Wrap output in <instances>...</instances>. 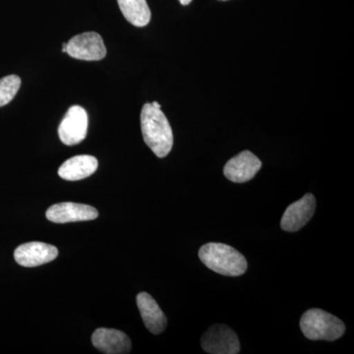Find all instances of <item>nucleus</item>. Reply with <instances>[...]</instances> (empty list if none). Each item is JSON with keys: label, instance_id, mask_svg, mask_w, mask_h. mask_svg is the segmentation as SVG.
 <instances>
[{"label": "nucleus", "instance_id": "obj_17", "mask_svg": "<svg viewBox=\"0 0 354 354\" xmlns=\"http://www.w3.org/2000/svg\"><path fill=\"white\" fill-rule=\"evenodd\" d=\"M153 106H155L156 109H160V104L157 102H152Z\"/></svg>", "mask_w": 354, "mask_h": 354}, {"label": "nucleus", "instance_id": "obj_10", "mask_svg": "<svg viewBox=\"0 0 354 354\" xmlns=\"http://www.w3.org/2000/svg\"><path fill=\"white\" fill-rule=\"evenodd\" d=\"M262 167V162L253 153L244 151L230 158L223 167V174L228 180L244 183L251 180Z\"/></svg>", "mask_w": 354, "mask_h": 354}, {"label": "nucleus", "instance_id": "obj_5", "mask_svg": "<svg viewBox=\"0 0 354 354\" xmlns=\"http://www.w3.org/2000/svg\"><path fill=\"white\" fill-rule=\"evenodd\" d=\"M66 53L75 59L95 62L106 57V48L97 32H87L70 39L67 43Z\"/></svg>", "mask_w": 354, "mask_h": 354}, {"label": "nucleus", "instance_id": "obj_15", "mask_svg": "<svg viewBox=\"0 0 354 354\" xmlns=\"http://www.w3.org/2000/svg\"><path fill=\"white\" fill-rule=\"evenodd\" d=\"M20 87L19 76L9 75L0 79V108L12 101Z\"/></svg>", "mask_w": 354, "mask_h": 354}, {"label": "nucleus", "instance_id": "obj_1", "mask_svg": "<svg viewBox=\"0 0 354 354\" xmlns=\"http://www.w3.org/2000/svg\"><path fill=\"white\" fill-rule=\"evenodd\" d=\"M141 129L144 141L158 158H165L174 146V134L169 120L160 109L152 104H144L141 113Z\"/></svg>", "mask_w": 354, "mask_h": 354}, {"label": "nucleus", "instance_id": "obj_14", "mask_svg": "<svg viewBox=\"0 0 354 354\" xmlns=\"http://www.w3.org/2000/svg\"><path fill=\"white\" fill-rule=\"evenodd\" d=\"M125 19L136 27H145L150 23L151 10L146 0H118Z\"/></svg>", "mask_w": 354, "mask_h": 354}, {"label": "nucleus", "instance_id": "obj_4", "mask_svg": "<svg viewBox=\"0 0 354 354\" xmlns=\"http://www.w3.org/2000/svg\"><path fill=\"white\" fill-rule=\"evenodd\" d=\"M201 346L212 354H237L241 353V342L234 330L225 325H213L201 339Z\"/></svg>", "mask_w": 354, "mask_h": 354}, {"label": "nucleus", "instance_id": "obj_3", "mask_svg": "<svg viewBox=\"0 0 354 354\" xmlns=\"http://www.w3.org/2000/svg\"><path fill=\"white\" fill-rule=\"evenodd\" d=\"M300 329L311 341L334 342L346 332L341 319L321 309H310L300 320Z\"/></svg>", "mask_w": 354, "mask_h": 354}, {"label": "nucleus", "instance_id": "obj_8", "mask_svg": "<svg viewBox=\"0 0 354 354\" xmlns=\"http://www.w3.org/2000/svg\"><path fill=\"white\" fill-rule=\"evenodd\" d=\"M46 216L53 223H68L95 220L99 216V212L88 205L64 202L50 207Z\"/></svg>", "mask_w": 354, "mask_h": 354}, {"label": "nucleus", "instance_id": "obj_11", "mask_svg": "<svg viewBox=\"0 0 354 354\" xmlns=\"http://www.w3.org/2000/svg\"><path fill=\"white\" fill-rule=\"evenodd\" d=\"M92 342L97 351L106 354H127L131 351V341L121 330L99 328L92 335Z\"/></svg>", "mask_w": 354, "mask_h": 354}, {"label": "nucleus", "instance_id": "obj_7", "mask_svg": "<svg viewBox=\"0 0 354 354\" xmlns=\"http://www.w3.org/2000/svg\"><path fill=\"white\" fill-rule=\"evenodd\" d=\"M315 197L311 193H308L286 208L281 221V228L288 232H298L311 220L315 213Z\"/></svg>", "mask_w": 354, "mask_h": 354}, {"label": "nucleus", "instance_id": "obj_16", "mask_svg": "<svg viewBox=\"0 0 354 354\" xmlns=\"http://www.w3.org/2000/svg\"><path fill=\"white\" fill-rule=\"evenodd\" d=\"M179 2H180L183 6H188V4H190L191 2H192V0H179Z\"/></svg>", "mask_w": 354, "mask_h": 354}, {"label": "nucleus", "instance_id": "obj_9", "mask_svg": "<svg viewBox=\"0 0 354 354\" xmlns=\"http://www.w3.org/2000/svg\"><path fill=\"white\" fill-rule=\"evenodd\" d=\"M57 247L39 241L22 244L18 246L14 252L16 262L27 268L46 264L57 259Z\"/></svg>", "mask_w": 354, "mask_h": 354}, {"label": "nucleus", "instance_id": "obj_2", "mask_svg": "<svg viewBox=\"0 0 354 354\" xmlns=\"http://www.w3.org/2000/svg\"><path fill=\"white\" fill-rule=\"evenodd\" d=\"M199 258L209 270L223 276H241L248 267L245 257L236 249L216 242L203 245L199 250Z\"/></svg>", "mask_w": 354, "mask_h": 354}, {"label": "nucleus", "instance_id": "obj_19", "mask_svg": "<svg viewBox=\"0 0 354 354\" xmlns=\"http://www.w3.org/2000/svg\"><path fill=\"white\" fill-rule=\"evenodd\" d=\"M221 1H227V0H221Z\"/></svg>", "mask_w": 354, "mask_h": 354}, {"label": "nucleus", "instance_id": "obj_18", "mask_svg": "<svg viewBox=\"0 0 354 354\" xmlns=\"http://www.w3.org/2000/svg\"><path fill=\"white\" fill-rule=\"evenodd\" d=\"M67 50V43H64L62 44V53H66Z\"/></svg>", "mask_w": 354, "mask_h": 354}, {"label": "nucleus", "instance_id": "obj_13", "mask_svg": "<svg viewBox=\"0 0 354 354\" xmlns=\"http://www.w3.org/2000/svg\"><path fill=\"white\" fill-rule=\"evenodd\" d=\"M99 162L93 156H76L67 160L58 169V176L65 180L77 181L94 174Z\"/></svg>", "mask_w": 354, "mask_h": 354}, {"label": "nucleus", "instance_id": "obj_12", "mask_svg": "<svg viewBox=\"0 0 354 354\" xmlns=\"http://www.w3.org/2000/svg\"><path fill=\"white\" fill-rule=\"evenodd\" d=\"M136 299L147 329L153 335L162 334L167 328V319L157 301L147 292H140Z\"/></svg>", "mask_w": 354, "mask_h": 354}, {"label": "nucleus", "instance_id": "obj_6", "mask_svg": "<svg viewBox=\"0 0 354 354\" xmlns=\"http://www.w3.org/2000/svg\"><path fill=\"white\" fill-rule=\"evenodd\" d=\"M88 114L80 106H71L58 127V135L62 143L74 146L81 143L87 136Z\"/></svg>", "mask_w": 354, "mask_h": 354}]
</instances>
